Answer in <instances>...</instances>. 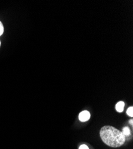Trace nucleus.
I'll list each match as a JSON object with an SVG mask.
<instances>
[{"mask_svg":"<svg viewBox=\"0 0 133 149\" xmlns=\"http://www.w3.org/2000/svg\"><path fill=\"white\" fill-rule=\"evenodd\" d=\"M122 132H123V134H124V135L125 137H128V136L130 135V134H131L130 130V129L128 127H124L123 128Z\"/></svg>","mask_w":133,"mask_h":149,"instance_id":"4","label":"nucleus"},{"mask_svg":"<svg viewBox=\"0 0 133 149\" xmlns=\"http://www.w3.org/2000/svg\"><path fill=\"white\" fill-rule=\"evenodd\" d=\"M127 113L128 116H130V117H132L133 116V107H130L128 110H127Z\"/></svg>","mask_w":133,"mask_h":149,"instance_id":"5","label":"nucleus"},{"mask_svg":"<svg viewBox=\"0 0 133 149\" xmlns=\"http://www.w3.org/2000/svg\"><path fill=\"white\" fill-rule=\"evenodd\" d=\"M124 106H125V103L123 101H119L117 104L116 105V110H117V112H122L124 110Z\"/></svg>","mask_w":133,"mask_h":149,"instance_id":"3","label":"nucleus"},{"mask_svg":"<svg viewBox=\"0 0 133 149\" xmlns=\"http://www.w3.org/2000/svg\"><path fill=\"white\" fill-rule=\"evenodd\" d=\"M130 123L131 125H132V123H133V122H132V119H131V120L130 121Z\"/></svg>","mask_w":133,"mask_h":149,"instance_id":"8","label":"nucleus"},{"mask_svg":"<svg viewBox=\"0 0 133 149\" xmlns=\"http://www.w3.org/2000/svg\"><path fill=\"white\" fill-rule=\"evenodd\" d=\"M79 149H89V148L87 146H86V145H85V144H82V145H81V146L80 147Z\"/></svg>","mask_w":133,"mask_h":149,"instance_id":"7","label":"nucleus"},{"mask_svg":"<svg viewBox=\"0 0 133 149\" xmlns=\"http://www.w3.org/2000/svg\"><path fill=\"white\" fill-rule=\"evenodd\" d=\"M1 41H0V47H1Z\"/></svg>","mask_w":133,"mask_h":149,"instance_id":"9","label":"nucleus"},{"mask_svg":"<svg viewBox=\"0 0 133 149\" xmlns=\"http://www.w3.org/2000/svg\"><path fill=\"white\" fill-rule=\"evenodd\" d=\"M100 135L102 141L111 147H119L125 142V137L122 131L112 126L103 127L100 131Z\"/></svg>","mask_w":133,"mask_h":149,"instance_id":"1","label":"nucleus"},{"mask_svg":"<svg viewBox=\"0 0 133 149\" xmlns=\"http://www.w3.org/2000/svg\"><path fill=\"white\" fill-rule=\"evenodd\" d=\"M90 113L89 112H88L87 110H84L81 112L80 114H79V119L81 122H85L87 121L88 120H89L90 118Z\"/></svg>","mask_w":133,"mask_h":149,"instance_id":"2","label":"nucleus"},{"mask_svg":"<svg viewBox=\"0 0 133 149\" xmlns=\"http://www.w3.org/2000/svg\"><path fill=\"white\" fill-rule=\"evenodd\" d=\"M3 32H4V26L1 21H0V36L2 35Z\"/></svg>","mask_w":133,"mask_h":149,"instance_id":"6","label":"nucleus"}]
</instances>
